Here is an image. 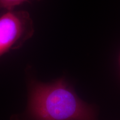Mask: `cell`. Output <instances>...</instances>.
<instances>
[{"mask_svg": "<svg viewBox=\"0 0 120 120\" xmlns=\"http://www.w3.org/2000/svg\"><path fill=\"white\" fill-rule=\"evenodd\" d=\"M26 117L28 120H97L94 108L81 100L64 79L49 83L32 81Z\"/></svg>", "mask_w": 120, "mask_h": 120, "instance_id": "6da1fadb", "label": "cell"}, {"mask_svg": "<svg viewBox=\"0 0 120 120\" xmlns=\"http://www.w3.org/2000/svg\"><path fill=\"white\" fill-rule=\"evenodd\" d=\"M34 34V23L27 11H6L0 16V58L21 47Z\"/></svg>", "mask_w": 120, "mask_h": 120, "instance_id": "7a4b0ae2", "label": "cell"}, {"mask_svg": "<svg viewBox=\"0 0 120 120\" xmlns=\"http://www.w3.org/2000/svg\"><path fill=\"white\" fill-rule=\"evenodd\" d=\"M28 0H0V9L6 11L13 10L17 6Z\"/></svg>", "mask_w": 120, "mask_h": 120, "instance_id": "3957f363", "label": "cell"}, {"mask_svg": "<svg viewBox=\"0 0 120 120\" xmlns=\"http://www.w3.org/2000/svg\"></svg>", "mask_w": 120, "mask_h": 120, "instance_id": "277c9868", "label": "cell"}]
</instances>
